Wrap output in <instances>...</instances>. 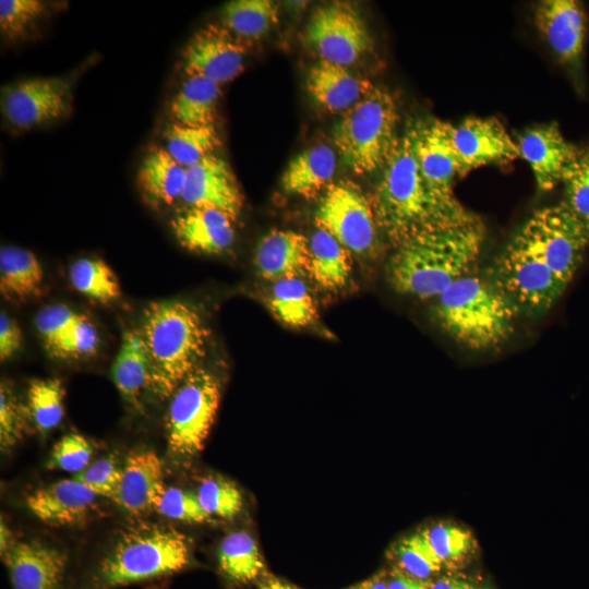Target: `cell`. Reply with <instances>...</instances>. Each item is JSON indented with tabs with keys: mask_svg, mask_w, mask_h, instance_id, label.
<instances>
[{
	"mask_svg": "<svg viewBox=\"0 0 589 589\" xmlns=\"http://www.w3.org/2000/svg\"><path fill=\"white\" fill-rule=\"evenodd\" d=\"M163 462L153 450L131 453L123 467L117 503L133 516H143L156 510L165 491Z\"/></svg>",
	"mask_w": 589,
	"mask_h": 589,
	"instance_id": "cell-18",
	"label": "cell"
},
{
	"mask_svg": "<svg viewBox=\"0 0 589 589\" xmlns=\"http://www.w3.org/2000/svg\"><path fill=\"white\" fill-rule=\"evenodd\" d=\"M220 400V384L199 368L170 396L166 417L168 452L176 458L197 455L207 438Z\"/></svg>",
	"mask_w": 589,
	"mask_h": 589,
	"instance_id": "cell-7",
	"label": "cell"
},
{
	"mask_svg": "<svg viewBox=\"0 0 589 589\" xmlns=\"http://www.w3.org/2000/svg\"><path fill=\"white\" fill-rule=\"evenodd\" d=\"M110 375L125 404L140 409L149 382V361L141 329L123 332Z\"/></svg>",
	"mask_w": 589,
	"mask_h": 589,
	"instance_id": "cell-23",
	"label": "cell"
},
{
	"mask_svg": "<svg viewBox=\"0 0 589 589\" xmlns=\"http://www.w3.org/2000/svg\"><path fill=\"white\" fill-rule=\"evenodd\" d=\"M98 497L72 478L37 489L27 496L26 505L45 524L68 526L86 519L95 510Z\"/></svg>",
	"mask_w": 589,
	"mask_h": 589,
	"instance_id": "cell-19",
	"label": "cell"
},
{
	"mask_svg": "<svg viewBox=\"0 0 589 589\" xmlns=\"http://www.w3.org/2000/svg\"><path fill=\"white\" fill-rule=\"evenodd\" d=\"M305 35L321 60L342 67L356 63L373 48L364 20L346 2L317 8L310 17Z\"/></svg>",
	"mask_w": 589,
	"mask_h": 589,
	"instance_id": "cell-9",
	"label": "cell"
},
{
	"mask_svg": "<svg viewBox=\"0 0 589 589\" xmlns=\"http://www.w3.org/2000/svg\"><path fill=\"white\" fill-rule=\"evenodd\" d=\"M353 589H388V587L387 582H385L384 580L380 578H373L360 584Z\"/></svg>",
	"mask_w": 589,
	"mask_h": 589,
	"instance_id": "cell-50",
	"label": "cell"
},
{
	"mask_svg": "<svg viewBox=\"0 0 589 589\" xmlns=\"http://www.w3.org/2000/svg\"><path fill=\"white\" fill-rule=\"evenodd\" d=\"M395 556L401 572L422 580H426L444 567L423 530L400 540L395 548Z\"/></svg>",
	"mask_w": 589,
	"mask_h": 589,
	"instance_id": "cell-35",
	"label": "cell"
},
{
	"mask_svg": "<svg viewBox=\"0 0 589 589\" xmlns=\"http://www.w3.org/2000/svg\"><path fill=\"white\" fill-rule=\"evenodd\" d=\"M148 361V389L154 397L170 398L206 356L209 330L200 312L183 301L149 303L142 318Z\"/></svg>",
	"mask_w": 589,
	"mask_h": 589,
	"instance_id": "cell-3",
	"label": "cell"
},
{
	"mask_svg": "<svg viewBox=\"0 0 589 589\" xmlns=\"http://www.w3.org/2000/svg\"><path fill=\"white\" fill-rule=\"evenodd\" d=\"M72 100L64 77L27 79L2 88L1 112L12 127L29 130L68 117Z\"/></svg>",
	"mask_w": 589,
	"mask_h": 589,
	"instance_id": "cell-10",
	"label": "cell"
},
{
	"mask_svg": "<svg viewBox=\"0 0 589 589\" xmlns=\"http://www.w3.org/2000/svg\"><path fill=\"white\" fill-rule=\"evenodd\" d=\"M336 171V155L327 145L310 147L293 157L281 176L287 194L313 197L327 188Z\"/></svg>",
	"mask_w": 589,
	"mask_h": 589,
	"instance_id": "cell-25",
	"label": "cell"
},
{
	"mask_svg": "<svg viewBox=\"0 0 589 589\" xmlns=\"http://www.w3.org/2000/svg\"><path fill=\"white\" fill-rule=\"evenodd\" d=\"M562 201L577 217L589 224V146L579 148L562 182Z\"/></svg>",
	"mask_w": 589,
	"mask_h": 589,
	"instance_id": "cell-39",
	"label": "cell"
},
{
	"mask_svg": "<svg viewBox=\"0 0 589 589\" xmlns=\"http://www.w3.org/2000/svg\"><path fill=\"white\" fill-rule=\"evenodd\" d=\"M73 288L81 294L108 303L121 297V287L111 267L100 259H80L69 269Z\"/></svg>",
	"mask_w": 589,
	"mask_h": 589,
	"instance_id": "cell-33",
	"label": "cell"
},
{
	"mask_svg": "<svg viewBox=\"0 0 589 589\" xmlns=\"http://www.w3.org/2000/svg\"><path fill=\"white\" fill-rule=\"evenodd\" d=\"M191 546L173 528L140 526L123 532L89 572L84 589H116L172 576L191 564Z\"/></svg>",
	"mask_w": 589,
	"mask_h": 589,
	"instance_id": "cell-4",
	"label": "cell"
},
{
	"mask_svg": "<svg viewBox=\"0 0 589 589\" xmlns=\"http://www.w3.org/2000/svg\"><path fill=\"white\" fill-rule=\"evenodd\" d=\"M22 330L14 318L1 312L0 314V360L11 359L22 347Z\"/></svg>",
	"mask_w": 589,
	"mask_h": 589,
	"instance_id": "cell-46",
	"label": "cell"
},
{
	"mask_svg": "<svg viewBox=\"0 0 589 589\" xmlns=\"http://www.w3.org/2000/svg\"><path fill=\"white\" fill-rule=\"evenodd\" d=\"M165 149L184 168H190L221 145L215 125L188 127L170 123L164 131Z\"/></svg>",
	"mask_w": 589,
	"mask_h": 589,
	"instance_id": "cell-31",
	"label": "cell"
},
{
	"mask_svg": "<svg viewBox=\"0 0 589 589\" xmlns=\"http://www.w3.org/2000/svg\"><path fill=\"white\" fill-rule=\"evenodd\" d=\"M254 265L266 280L300 278L309 274V240L292 230H272L259 241Z\"/></svg>",
	"mask_w": 589,
	"mask_h": 589,
	"instance_id": "cell-21",
	"label": "cell"
},
{
	"mask_svg": "<svg viewBox=\"0 0 589 589\" xmlns=\"http://www.w3.org/2000/svg\"><path fill=\"white\" fill-rule=\"evenodd\" d=\"M259 589H300L284 581L273 579L263 584Z\"/></svg>",
	"mask_w": 589,
	"mask_h": 589,
	"instance_id": "cell-51",
	"label": "cell"
},
{
	"mask_svg": "<svg viewBox=\"0 0 589 589\" xmlns=\"http://www.w3.org/2000/svg\"><path fill=\"white\" fill-rule=\"evenodd\" d=\"M516 143L519 157L529 164L540 192L551 191L562 182L579 151L555 123L531 128L519 135Z\"/></svg>",
	"mask_w": 589,
	"mask_h": 589,
	"instance_id": "cell-15",
	"label": "cell"
},
{
	"mask_svg": "<svg viewBox=\"0 0 589 589\" xmlns=\"http://www.w3.org/2000/svg\"><path fill=\"white\" fill-rule=\"evenodd\" d=\"M11 530L7 524L1 519L0 524V551L1 556L14 544Z\"/></svg>",
	"mask_w": 589,
	"mask_h": 589,
	"instance_id": "cell-49",
	"label": "cell"
},
{
	"mask_svg": "<svg viewBox=\"0 0 589 589\" xmlns=\"http://www.w3.org/2000/svg\"><path fill=\"white\" fill-rule=\"evenodd\" d=\"M453 140L466 175L485 165L519 157L517 143L496 118L469 117L453 128Z\"/></svg>",
	"mask_w": 589,
	"mask_h": 589,
	"instance_id": "cell-14",
	"label": "cell"
},
{
	"mask_svg": "<svg viewBox=\"0 0 589 589\" xmlns=\"http://www.w3.org/2000/svg\"><path fill=\"white\" fill-rule=\"evenodd\" d=\"M245 49L240 39L219 24H208L190 38L182 53L188 76H203L219 85L239 76Z\"/></svg>",
	"mask_w": 589,
	"mask_h": 589,
	"instance_id": "cell-11",
	"label": "cell"
},
{
	"mask_svg": "<svg viewBox=\"0 0 589 589\" xmlns=\"http://www.w3.org/2000/svg\"><path fill=\"white\" fill-rule=\"evenodd\" d=\"M437 323L460 346L486 351L505 344L514 332L516 309L490 281L467 275L440 297Z\"/></svg>",
	"mask_w": 589,
	"mask_h": 589,
	"instance_id": "cell-5",
	"label": "cell"
},
{
	"mask_svg": "<svg viewBox=\"0 0 589 589\" xmlns=\"http://www.w3.org/2000/svg\"><path fill=\"white\" fill-rule=\"evenodd\" d=\"M32 424L26 402H23L8 382L0 385V446L7 452L20 443Z\"/></svg>",
	"mask_w": 589,
	"mask_h": 589,
	"instance_id": "cell-37",
	"label": "cell"
},
{
	"mask_svg": "<svg viewBox=\"0 0 589 589\" xmlns=\"http://www.w3.org/2000/svg\"><path fill=\"white\" fill-rule=\"evenodd\" d=\"M218 567L233 584H247L260 577L264 562L253 537L245 531L227 534L217 552Z\"/></svg>",
	"mask_w": 589,
	"mask_h": 589,
	"instance_id": "cell-29",
	"label": "cell"
},
{
	"mask_svg": "<svg viewBox=\"0 0 589 589\" xmlns=\"http://www.w3.org/2000/svg\"><path fill=\"white\" fill-rule=\"evenodd\" d=\"M93 457L91 443L81 434L62 436L53 446L47 468L59 469L77 474L83 471Z\"/></svg>",
	"mask_w": 589,
	"mask_h": 589,
	"instance_id": "cell-41",
	"label": "cell"
},
{
	"mask_svg": "<svg viewBox=\"0 0 589 589\" xmlns=\"http://www.w3.org/2000/svg\"><path fill=\"white\" fill-rule=\"evenodd\" d=\"M220 95L219 84L203 76H188L170 104L173 122L188 127L214 125Z\"/></svg>",
	"mask_w": 589,
	"mask_h": 589,
	"instance_id": "cell-28",
	"label": "cell"
},
{
	"mask_svg": "<svg viewBox=\"0 0 589 589\" xmlns=\"http://www.w3.org/2000/svg\"><path fill=\"white\" fill-rule=\"evenodd\" d=\"M315 224L351 253L360 256L378 251L380 227L371 200L360 187L341 180L329 184L315 212Z\"/></svg>",
	"mask_w": 589,
	"mask_h": 589,
	"instance_id": "cell-8",
	"label": "cell"
},
{
	"mask_svg": "<svg viewBox=\"0 0 589 589\" xmlns=\"http://www.w3.org/2000/svg\"><path fill=\"white\" fill-rule=\"evenodd\" d=\"M79 316V313L65 304L47 305L37 313L35 325L50 352Z\"/></svg>",
	"mask_w": 589,
	"mask_h": 589,
	"instance_id": "cell-45",
	"label": "cell"
},
{
	"mask_svg": "<svg viewBox=\"0 0 589 589\" xmlns=\"http://www.w3.org/2000/svg\"><path fill=\"white\" fill-rule=\"evenodd\" d=\"M398 118L390 93L374 87L334 127L333 140L342 161L357 175L382 169L398 139Z\"/></svg>",
	"mask_w": 589,
	"mask_h": 589,
	"instance_id": "cell-6",
	"label": "cell"
},
{
	"mask_svg": "<svg viewBox=\"0 0 589 589\" xmlns=\"http://www.w3.org/2000/svg\"><path fill=\"white\" fill-rule=\"evenodd\" d=\"M371 200L380 230L396 247L418 235L477 223L454 194L431 188L414 152L413 124H409L382 167Z\"/></svg>",
	"mask_w": 589,
	"mask_h": 589,
	"instance_id": "cell-1",
	"label": "cell"
},
{
	"mask_svg": "<svg viewBox=\"0 0 589 589\" xmlns=\"http://www.w3.org/2000/svg\"><path fill=\"white\" fill-rule=\"evenodd\" d=\"M269 305L276 317L291 327L308 326L316 316L315 301L301 278L276 281Z\"/></svg>",
	"mask_w": 589,
	"mask_h": 589,
	"instance_id": "cell-32",
	"label": "cell"
},
{
	"mask_svg": "<svg viewBox=\"0 0 589 589\" xmlns=\"http://www.w3.org/2000/svg\"><path fill=\"white\" fill-rule=\"evenodd\" d=\"M47 13L41 0H1L0 32L12 41L25 39Z\"/></svg>",
	"mask_w": 589,
	"mask_h": 589,
	"instance_id": "cell-36",
	"label": "cell"
},
{
	"mask_svg": "<svg viewBox=\"0 0 589 589\" xmlns=\"http://www.w3.org/2000/svg\"><path fill=\"white\" fill-rule=\"evenodd\" d=\"M156 512L169 519L189 524H201L211 519L203 509L197 495L179 488H166Z\"/></svg>",
	"mask_w": 589,
	"mask_h": 589,
	"instance_id": "cell-42",
	"label": "cell"
},
{
	"mask_svg": "<svg viewBox=\"0 0 589 589\" xmlns=\"http://www.w3.org/2000/svg\"><path fill=\"white\" fill-rule=\"evenodd\" d=\"M309 275L324 290L336 291L348 284L351 271V252L328 232L318 229L309 240Z\"/></svg>",
	"mask_w": 589,
	"mask_h": 589,
	"instance_id": "cell-27",
	"label": "cell"
},
{
	"mask_svg": "<svg viewBox=\"0 0 589 589\" xmlns=\"http://www.w3.org/2000/svg\"><path fill=\"white\" fill-rule=\"evenodd\" d=\"M44 271L37 256L19 247L0 251V292L11 302H26L40 296Z\"/></svg>",
	"mask_w": 589,
	"mask_h": 589,
	"instance_id": "cell-26",
	"label": "cell"
},
{
	"mask_svg": "<svg viewBox=\"0 0 589 589\" xmlns=\"http://www.w3.org/2000/svg\"><path fill=\"white\" fill-rule=\"evenodd\" d=\"M429 589H477L469 581L457 577H442L429 585Z\"/></svg>",
	"mask_w": 589,
	"mask_h": 589,
	"instance_id": "cell-48",
	"label": "cell"
},
{
	"mask_svg": "<svg viewBox=\"0 0 589 589\" xmlns=\"http://www.w3.org/2000/svg\"><path fill=\"white\" fill-rule=\"evenodd\" d=\"M189 207H207L227 214L233 221L241 215L243 194L229 164L211 154L188 168L181 197Z\"/></svg>",
	"mask_w": 589,
	"mask_h": 589,
	"instance_id": "cell-13",
	"label": "cell"
},
{
	"mask_svg": "<svg viewBox=\"0 0 589 589\" xmlns=\"http://www.w3.org/2000/svg\"><path fill=\"white\" fill-rule=\"evenodd\" d=\"M122 477V467H119L112 456L103 457L91 462L83 471L74 474L73 478L99 497L116 501L118 489Z\"/></svg>",
	"mask_w": 589,
	"mask_h": 589,
	"instance_id": "cell-43",
	"label": "cell"
},
{
	"mask_svg": "<svg viewBox=\"0 0 589 589\" xmlns=\"http://www.w3.org/2000/svg\"><path fill=\"white\" fill-rule=\"evenodd\" d=\"M430 581L418 579L395 570L387 582L388 589H429Z\"/></svg>",
	"mask_w": 589,
	"mask_h": 589,
	"instance_id": "cell-47",
	"label": "cell"
},
{
	"mask_svg": "<svg viewBox=\"0 0 589 589\" xmlns=\"http://www.w3.org/2000/svg\"><path fill=\"white\" fill-rule=\"evenodd\" d=\"M221 22L239 39L257 40L278 22V5L272 0H232L221 11Z\"/></svg>",
	"mask_w": 589,
	"mask_h": 589,
	"instance_id": "cell-30",
	"label": "cell"
},
{
	"mask_svg": "<svg viewBox=\"0 0 589 589\" xmlns=\"http://www.w3.org/2000/svg\"><path fill=\"white\" fill-rule=\"evenodd\" d=\"M484 240L481 220L412 237L396 247L387 264L388 280L399 293L437 298L468 275Z\"/></svg>",
	"mask_w": 589,
	"mask_h": 589,
	"instance_id": "cell-2",
	"label": "cell"
},
{
	"mask_svg": "<svg viewBox=\"0 0 589 589\" xmlns=\"http://www.w3.org/2000/svg\"><path fill=\"white\" fill-rule=\"evenodd\" d=\"M13 589H62L68 555L36 541H19L2 555Z\"/></svg>",
	"mask_w": 589,
	"mask_h": 589,
	"instance_id": "cell-17",
	"label": "cell"
},
{
	"mask_svg": "<svg viewBox=\"0 0 589 589\" xmlns=\"http://www.w3.org/2000/svg\"><path fill=\"white\" fill-rule=\"evenodd\" d=\"M98 345L99 335L95 325L80 314L51 353L60 358H80L94 353Z\"/></svg>",
	"mask_w": 589,
	"mask_h": 589,
	"instance_id": "cell-44",
	"label": "cell"
},
{
	"mask_svg": "<svg viewBox=\"0 0 589 589\" xmlns=\"http://www.w3.org/2000/svg\"><path fill=\"white\" fill-rule=\"evenodd\" d=\"M306 87L313 100L329 112H345L364 98L373 84L347 67L321 60L311 68Z\"/></svg>",
	"mask_w": 589,
	"mask_h": 589,
	"instance_id": "cell-22",
	"label": "cell"
},
{
	"mask_svg": "<svg viewBox=\"0 0 589 589\" xmlns=\"http://www.w3.org/2000/svg\"><path fill=\"white\" fill-rule=\"evenodd\" d=\"M454 125L438 119L413 123L414 152L421 173L434 190L454 194L453 185L466 176L453 140Z\"/></svg>",
	"mask_w": 589,
	"mask_h": 589,
	"instance_id": "cell-12",
	"label": "cell"
},
{
	"mask_svg": "<svg viewBox=\"0 0 589 589\" xmlns=\"http://www.w3.org/2000/svg\"><path fill=\"white\" fill-rule=\"evenodd\" d=\"M233 223L218 209L188 207L173 217L171 228L179 243L189 251L220 254L235 242Z\"/></svg>",
	"mask_w": 589,
	"mask_h": 589,
	"instance_id": "cell-20",
	"label": "cell"
},
{
	"mask_svg": "<svg viewBox=\"0 0 589 589\" xmlns=\"http://www.w3.org/2000/svg\"><path fill=\"white\" fill-rule=\"evenodd\" d=\"M187 172L188 169L177 163L165 147H157L143 158L137 185L151 205H170L182 197Z\"/></svg>",
	"mask_w": 589,
	"mask_h": 589,
	"instance_id": "cell-24",
	"label": "cell"
},
{
	"mask_svg": "<svg viewBox=\"0 0 589 589\" xmlns=\"http://www.w3.org/2000/svg\"><path fill=\"white\" fill-rule=\"evenodd\" d=\"M534 22L558 60L578 68L588 24L582 4L575 0L541 1L536 9Z\"/></svg>",
	"mask_w": 589,
	"mask_h": 589,
	"instance_id": "cell-16",
	"label": "cell"
},
{
	"mask_svg": "<svg viewBox=\"0 0 589 589\" xmlns=\"http://www.w3.org/2000/svg\"><path fill=\"white\" fill-rule=\"evenodd\" d=\"M422 530L444 566L460 563L473 549L471 532L457 525L441 522Z\"/></svg>",
	"mask_w": 589,
	"mask_h": 589,
	"instance_id": "cell-38",
	"label": "cell"
},
{
	"mask_svg": "<svg viewBox=\"0 0 589 589\" xmlns=\"http://www.w3.org/2000/svg\"><path fill=\"white\" fill-rule=\"evenodd\" d=\"M480 589H489V588H480Z\"/></svg>",
	"mask_w": 589,
	"mask_h": 589,
	"instance_id": "cell-52",
	"label": "cell"
},
{
	"mask_svg": "<svg viewBox=\"0 0 589 589\" xmlns=\"http://www.w3.org/2000/svg\"><path fill=\"white\" fill-rule=\"evenodd\" d=\"M64 388L60 380L33 381L27 389L26 406L32 425L40 433H48L63 419Z\"/></svg>",
	"mask_w": 589,
	"mask_h": 589,
	"instance_id": "cell-34",
	"label": "cell"
},
{
	"mask_svg": "<svg viewBox=\"0 0 589 589\" xmlns=\"http://www.w3.org/2000/svg\"><path fill=\"white\" fill-rule=\"evenodd\" d=\"M196 495L203 509L209 516L231 519L241 512L243 506V497L239 489L221 478L204 479Z\"/></svg>",
	"mask_w": 589,
	"mask_h": 589,
	"instance_id": "cell-40",
	"label": "cell"
}]
</instances>
